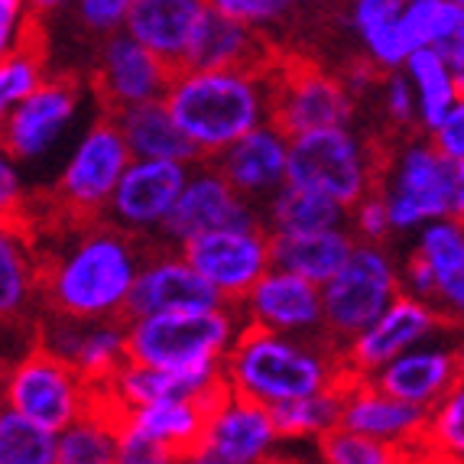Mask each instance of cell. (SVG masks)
Segmentation results:
<instances>
[{"label": "cell", "mask_w": 464, "mask_h": 464, "mask_svg": "<svg viewBox=\"0 0 464 464\" xmlns=\"http://www.w3.org/2000/svg\"><path fill=\"white\" fill-rule=\"evenodd\" d=\"M65 227L55 247L39 250L43 312L75 322H127L150 244L124 234L108 218L85 225L65 221Z\"/></svg>", "instance_id": "1"}, {"label": "cell", "mask_w": 464, "mask_h": 464, "mask_svg": "<svg viewBox=\"0 0 464 464\" xmlns=\"http://www.w3.org/2000/svg\"><path fill=\"white\" fill-rule=\"evenodd\" d=\"M166 108L201 163H218L247 133L273 124L270 69H182L172 78Z\"/></svg>", "instance_id": "2"}, {"label": "cell", "mask_w": 464, "mask_h": 464, "mask_svg": "<svg viewBox=\"0 0 464 464\" xmlns=\"http://www.w3.org/2000/svg\"><path fill=\"white\" fill-rule=\"evenodd\" d=\"M344 380L341 348L328 338H289L250 325L225 361L227 390L270 410L334 390Z\"/></svg>", "instance_id": "3"}, {"label": "cell", "mask_w": 464, "mask_h": 464, "mask_svg": "<svg viewBox=\"0 0 464 464\" xmlns=\"http://www.w3.org/2000/svg\"><path fill=\"white\" fill-rule=\"evenodd\" d=\"M244 332V318L234 305L208 312L127 318L130 361L160 371H198L225 367L227 354Z\"/></svg>", "instance_id": "4"}, {"label": "cell", "mask_w": 464, "mask_h": 464, "mask_svg": "<svg viewBox=\"0 0 464 464\" xmlns=\"http://www.w3.org/2000/svg\"><path fill=\"white\" fill-rule=\"evenodd\" d=\"M387 150L354 127H334L295 137L289 147V186L309 188L354 211L380 192Z\"/></svg>", "instance_id": "5"}, {"label": "cell", "mask_w": 464, "mask_h": 464, "mask_svg": "<svg viewBox=\"0 0 464 464\" xmlns=\"http://www.w3.org/2000/svg\"><path fill=\"white\" fill-rule=\"evenodd\" d=\"M130 163L133 153L114 117H92L55 176L53 205L72 225L104 221Z\"/></svg>", "instance_id": "6"}, {"label": "cell", "mask_w": 464, "mask_h": 464, "mask_svg": "<svg viewBox=\"0 0 464 464\" xmlns=\"http://www.w3.org/2000/svg\"><path fill=\"white\" fill-rule=\"evenodd\" d=\"M98 396V387H92L75 367L39 348L36 341L24 354H16L4 373V410H14L55 435L85 416Z\"/></svg>", "instance_id": "7"}, {"label": "cell", "mask_w": 464, "mask_h": 464, "mask_svg": "<svg viewBox=\"0 0 464 464\" xmlns=\"http://www.w3.org/2000/svg\"><path fill=\"white\" fill-rule=\"evenodd\" d=\"M402 295V264L390 247L357 244L348 266L322 289L325 338L338 348L364 334Z\"/></svg>", "instance_id": "8"}, {"label": "cell", "mask_w": 464, "mask_h": 464, "mask_svg": "<svg viewBox=\"0 0 464 464\" xmlns=\"http://www.w3.org/2000/svg\"><path fill=\"white\" fill-rule=\"evenodd\" d=\"M380 192L410 205L422 225H464V163L449 160L429 137H402L383 160Z\"/></svg>", "instance_id": "9"}, {"label": "cell", "mask_w": 464, "mask_h": 464, "mask_svg": "<svg viewBox=\"0 0 464 464\" xmlns=\"http://www.w3.org/2000/svg\"><path fill=\"white\" fill-rule=\"evenodd\" d=\"M354 117L357 101L344 88L338 72L305 59H279L273 65V124L289 140L351 127Z\"/></svg>", "instance_id": "10"}, {"label": "cell", "mask_w": 464, "mask_h": 464, "mask_svg": "<svg viewBox=\"0 0 464 464\" xmlns=\"http://www.w3.org/2000/svg\"><path fill=\"white\" fill-rule=\"evenodd\" d=\"M182 254L218 299L237 309L273 270V234L266 227H221L188 240Z\"/></svg>", "instance_id": "11"}, {"label": "cell", "mask_w": 464, "mask_h": 464, "mask_svg": "<svg viewBox=\"0 0 464 464\" xmlns=\"http://www.w3.org/2000/svg\"><path fill=\"white\" fill-rule=\"evenodd\" d=\"M85 85L75 75H53L33 98L4 114V156L16 166L43 163L75 127Z\"/></svg>", "instance_id": "12"}, {"label": "cell", "mask_w": 464, "mask_h": 464, "mask_svg": "<svg viewBox=\"0 0 464 464\" xmlns=\"http://www.w3.org/2000/svg\"><path fill=\"white\" fill-rule=\"evenodd\" d=\"M172 78H176V69L150 53L147 46H140L130 33L98 43V55L92 65V92L101 104V114L114 117L121 111L166 101Z\"/></svg>", "instance_id": "13"}, {"label": "cell", "mask_w": 464, "mask_h": 464, "mask_svg": "<svg viewBox=\"0 0 464 464\" xmlns=\"http://www.w3.org/2000/svg\"><path fill=\"white\" fill-rule=\"evenodd\" d=\"M192 166L166 160H133L108 208V221L143 244H160L179 198L186 192Z\"/></svg>", "instance_id": "14"}, {"label": "cell", "mask_w": 464, "mask_h": 464, "mask_svg": "<svg viewBox=\"0 0 464 464\" xmlns=\"http://www.w3.org/2000/svg\"><path fill=\"white\" fill-rule=\"evenodd\" d=\"M221 227H266L264 208L240 198L215 163H198L192 166L186 192L179 198L160 244L182 250L188 240Z\"/></svg>", "instance_id": "15"}, {"label": "cell", "mask_w": 464, "mask_h": 464, "mask_svg": "<svg viewBox=\"0 0 464 464\" xmlns=\"http://www.w3.org/2000/svg\"><path fill=\"white\" fill-rule=\"evenodd\" d=\"M441 325L445 322L432 305L412 299V295H400L387 309V315L377 318L364 334H357L351 344L341 348L344 371H348V377L373 380L383 367L400 361L402 354H410V351L439 338Z\"/></svg>", "instance_id": "16"}, {"label": "cell", "mask_w": 464, "mask_h": 464, "mask_svg": "<svg viewBox=\"0 0 464 464\" xmlns=\"http://www.w3.org/2000/svg\"><path fill=\"white\" fill-rule=\"evenodd\" d=\"M36 344L75 367L98 390L130 361L127 322H75L43 312L36 325Z\"/></svg>", "instance_id": "17"}, {"label": "cell", "mask_w": 464, "mask_h": 464, "mask_svg": "<svg viewBox=\"0 0 464 464\" xmlns=\"http://www.w3.org/2000/svg\"><path fill=\"white\" fill-rule=\"evenodd\" d=\"M279 441L283 435L270 406L227 390L208 410L198 451L221 464H270L279 458Z\"/></svg>", "instance_id": "18"}, {"label": "cell", "mask_w": 464, "mask_h": 464, "mask_svg": "<svg viewBox=\"0 0 464 464\" xmlns=\"http://www.w3.org/2000/svg\"><path fill=\"white\" fill-rule=\"evenodd\" d=\"M244 325L289 338H325V299L309 279L273 266L237 305Z\"/></svg>", "instance_id": "19"}, {"label": "cell", "mask_w": 464, "mask_h": 464, "mask_svg": "<svg viewBox=\"0 0 464 464\" xmlns=\"http://www.w3.org/2000/svg\"><path fill=\"white\" fill-rule=\"evenodd\" d=\"M227 393L225 367H198V371H160V367L127 361L114 377L101 387V396L114 406L117 412H133L153 402H198L211 410L221 396Z\"/></svg>", "instance_id": "20"}, {"label": "cell", "mask_w": 464, "mask_h": 464, "mask_svg": "<svg viewBox=\"0 0 464 464\" xmlns=\"http://www.w3.org/2000/svg\"><path fill=\"white\" fill-rule=\"evenodd\" d=\"M215 289L195 273L186 254L166 244H153L147 254V264L140 270L137 286L130 295L127 318L147 315H172V312H208L221 309Z\"/></svg>", "instance_id": "21"}, {"label": "cell", "mask_w": 464, "mask_h": 464, "mask_svg": "<svg viewBox=\"0 0 464 464\" xmlns=\"http://www.w3.org/2000/svg\"><path fill=\"white\" fill-rule=\"evenodd\" d=\"M341 429L387 441L396 449L422 451L429 429V410H419V406H410V402L383 393L380 387H373L371 380L348 377L344 380V419H341Z\"/></svg>", "instance_id": "22"}, {"label": "cell", "mask_w": 464, "mask_h": 464, "mask_svg": "<svg viewBox=\"0 0 464 464\" xmlns=\"http://www.w3.org/2000/svg\"><path fill=\"white\" fill-rule=\"evenodd\" d=\"M461 373L464 348H458V344H451L445 338H435L429 344H422V348L402 354L390 367H383L371 383L383 390V393L396 396V400L432 412L451 393V387L458 383Z\"/></svg>", "instance_id": "23"}, {"label": "cell", "mask_w": 464, "mask_h": 464, "mask_svg": "<svg viewBox=\"0 0 464 464\" xmlns=\"http://www.w3.org/2000/svg\"><path fill=\"white\" fill-rule=\"evenodd\" d=\"M289 147L293 140L276 124H266L237 140L215 166L240 198L264 208L273 195L289 186Z\"/></svg>", "instance_id": "24"}, {"label": "cell", "mask_w": 464, "mask_h": 464, "mask_svg": "<svg viewBox=\"0 0 464 464\" xmlns=\"http://www.w3.org/2000/svg\"><path fill=\"white\" fill-rule=\"evenodd\" d=\"M208 0H133L127 33L176 72L188 69Z\"/></svg>", "instance_id": "25"}, {"label": "cell", "mask_w": 464, "mask_h": 464, "mask_svg": "<svg viewBox=\"0 0 464 464\" xmlns=\"http://www.w3.org/2000/svg\"><path fill=\"white\" fill-rule=\"evenodd\" d=\"M412 254L422 256L435 276L432 309L451 328H464V225L435 221L416 234Z\"/></svg>", "instance_id": "26"}, {"label": "cell", "mask_w": 464, "mask_h": 464, "mask_svg": "<svg viewBox=\"0 0 464 464\" xmlns=\"http://www.w3.org/2000/svg\"><path fill=\"white\" fill-rule=\"evenodd\" d=\"M279 63V55L270 49L264 33L250 30V26L227 20L208 4V16L198 33V43L192 49L188 69H270Z\"/></svg>", "instance_id": "27"}, {"label": "cell", "mask_w": 464, "mask_h": 464, "mask_svg": "<svg viewBox=\"0 0 464 464\" xmlns=\"http://www.w3.org/2000/svg\"><path fill=\"white\" fill-rule=\"evenodd\" d=\"M406 0H357L348 7V26L361 39V53L383 75L402 72L412 59V43L402 26Z\"/></svg>", "instance_id": "28"}, {"label": "cell", "mask_w": 464, "mask_h": 464, "mask_svg": "<svg viewBox=\"0 0 464 464\" xmlns=\"http://www.w3.org/2000/svg\"><path fill=\"white\" fill-rule=\"evenodd\" d=\"M354 247L357 240L348 227L318 234H283V237H273V266L325 289L348 266Z\"/></svg>", "instance_id": "29"}, {"label": "cell", "mask_w": 464, "mask_h": 464, "mask_svg": "<svg viewBox=\"0 0 464 464\" xmlns=\"http://www.w3.org/2000/svg\"><path fill=\"white\" fill-rule=\"evenodd\" d=\"M43 289V264L39 247H33L30 231L20 221H4L0 234V315L14 322L39 302Z\"/></svg>", "instance_id": "30"}, {"label": "cell", "mask_w": 464, "mask_h": 464, "mask_svg": "<svg viewBox=\"0 0 464 464\" xmlns=\"http://www.w3.org/2000/svg\"><path fill=\"white\" fill-rule=\"evenodd\" d=\"M114 121L121 127V133H124L133 160H166V163L186 166L201 163L195 147L186 140V133L179 130V124L172 121L166 101L121 111V114H114Z\"/></svg>", "instance_id": "31"}, {"label": "cell", "mask_w": 464, "mask_h": 464, "mask_svg": "<svg viewBox=\"0 0 464 464\" xmlns=\"http://www.w3.org/2000/svg\"><path fill=\"white\" fill-rule=\"evenodd\" d=\"M351 211L338 201L309 188L286 186L264 205V225L273 237L283 234H318V231H344Z\"/></svg>", "instance_id": "32"}, {"label": "cell", "mask_w": 464, "mask_h": 464, "mask_svg": "<svg viewBox=\"0 0 464 464\" xmlns=\"http://www.w3.org/2000/svg\"><path fill=\"white\" fill-rule=\"evenodd\" d=\"M124 412H117L104 396H98L85 416L59 432L55 464H117Z\"/></svg>", "instance_id": "33"}, {"label": "cell", "mask_w": 464, "mask_h": 464, "mask_svg": "<svg viewBox=\"0 0 464 464\" xmlns=\"http://www.w3.org/2000/svg\"><path fill=\"white\" fill-rule=\"evenodd\" d=\"M406 75L412 82V92H416L419 104V133L422 137H432L441 127V121L455 111V104L464 98L461 88H458L455 69H451L439 53L432 49H419L412 53V59L406 63Z\"/></svg>", "instance_id": "34"}, {"label": "cell", "mask_w": 464, "mask_h": 464, "mask_svg": "<svg viewBox=\"0 0 464 464\" xmlns=\"http://www.w3.org/2000/svg\"><path fill=\"white\" fill-rule=\"evenodd\" d=\"M205 419H208V410L198 402L169 400L127 412L124 426L160 441L163 449L176 451V455H188V451H198L201 435H205Z\"/></svg>", "instance_id": "35"}, {"label": "cell", "mask_w": 464, "mask_h": 464, "mask_svg": "<svg viewBox=\"0 0 464 464\" xmlns=\"http://www.w3.org/2000/svg\"><path fill=\"white\" fill-rule=\"evenodd\" d=\"M276 419V429L283 435V441H318L325 435L338 432L341 419H344V383L325 393L305 396V400L295 402H283L273 410Z\"/></svg>", "instance_id": "36"}, {"label": "cell", "mask_w": 464, "mask_h": 464, "mask_svg": "<svg viewBox=\"0 0 464 464\" xmlns=\"http://www.w3.org/2000/svg\"><path fill=\"white\" fill-rule=\"evenodd\" d=\"M315 458L318 464H422L426 451H406L396 449V445H387V441L338 429V432L318 441Z\"/></svg>", "instance_id": "37"}, {"label": "cell", "mask_w": 464, "mask_h": 464, "mask_svg": "<svg viewBox=\"0 0 464 464\" xmlns=\"http://www.w3.org/2000/svg\"><path fill=\"white\" fill-rule=\"evenodd\" d=\"M426 458L441 464H464V373L451 387V393L429 412L426 441H422Z\"/></svg>", "instance_id": "38"}, {"label": "cell", "mask_w": 464, "mask_h": 464, "mask_svg": "<svg viewBox=\"0 0 464 464\" xmlns=\"http://www.w3.org/2000/svg\"><path fill=\"white\" fill-rule=\"evenodd\" d=\"M59 435L14 410L0 412V464H55Z\"/></svg>", "instance_id": "39"}, {"label": "cell", "mask_w": 464, "mask_h": 464, "mask_svg": "<svg viewBox=\"0 0 464 464\" xmlns=\"http://www.w3.org/2000/svg\"><path fill=\"white\" fill-rule=\"evenodd\" d=\"M46 55L39 43H26L16 53L0 59V114H10L16 104H24L26 98L39 92L49 82Z\"/></svg>", "instance_id": "40"}, {"label": "cell", "mask_w": 464, "mask_h": 464, "mask_svg": "<svg viewBox=\"0 0 464 464\" xmlns=\"http://www.w3.org/2000/svg\"><path fill=\"white\" fill-rule=\"evenodd\" d=\"M458 14V0H406L402 7V26L412 49H439Z\"/></svg>", "instance_id": "41"}, {"label": "cell", "mask_w": 464, "mask_h": 464, "mask_svg": "<svg viewBox=\"0 0 464 464\" xmlns=\"http://www.w3.org/2000/svg\"><path fill=\"white\" fill-rule=\"evenodd\" d=\"M133 0H78L72 14H75V26L85 33L88 39H108L127 33V20H130Z\"/></svg>", "instance_id": "42"}, {"label": "cell", "mask_w": 464, "mask_h": 464, "mask_svg": "<svg viewBox=\"0 0 464 464\" xmlns=\"http://www.w3.org/2000/svg\"><path fill=\"white\" fill-rule=\"evenodd\" d=\"M380 108L387 114V121L396 130H419V104H416V92H412V82L406 72H393V75L383 78L380 85Z\"/></svg>", "instance_id": "43"}, {"label": "cell", "mask_w": 464, "mask_h": 464, "mask_svg": "<svg viewBox=\"0 0 464 464\" xmlns=\"http://www.w3.org/2000/svg\"><path fill=\"white\" fill-rule=\"evenodd\" d=\"M208 4L221 16L237 20V24L250 26V30H256V33L283 24V20L293 14V4H286V0H208Z\"/></svg>", "instance_id": "44"}, {"label": "cell", "mask_w": 464, "mask_h": 464, "mask_svg": "<svg viewBox=\"0 0 464 464\" xmlns=\"http://www.w3.org/2000/svg\"><path fill=\"white\" fill-rule=\"evenodd\" d=\"M348 231L354 234L357 244H377V247H387V240L393 237V227H390V211L383 195L373 192L371 198H364L351 211Z\"/></svg>", "instance_id": "45"}, {"label": "cell", "mask_w": 464, "mask_h": 464, "mask_svg": "<svg viewBox=\"0 0 464 464\" xmlns=\"http://www.w3.org/2000/svg\"><path fill=\"white\" fill-rule=\"evenodd\" d=\"M179 455L163 449L160 441L133 432L130 426L121 429V445H117V464H176Z\"/></svg>", "instance_id": "46"}, {"label": "cell", "mask_w": 464, "mask_h": 464, "mask_svg": "<svg viewBox=\"0 0 464 464\" xmlns=\"http://www.w3.org/2000/svg\"><path fill=\"white\" fill-rule=\"evenodd\" d=\"M30 10L33 7H26L20 0H4L0 4V43H4V55L16 53L20 46L30 43V33L36 26Z\"/></svg>", "instance_id": "47"}, {"label": "cell", "mask_w": 464, "mask_h": 464, "mask_svg": "<svg viewBox=\"0 0 464 464\" xmlns=\"http://www.w3.org/2000/svg\"><path fill=\"white\" fill-rule=\"evenodd\" d=\"M338 75H341V82H344V88L354 94V101H364V98H371V94H380V85H383V78H387L371 59H364V55H361V59H351Z\"/></svg>", "instance_id": "48"}, {"label": "cell", "mask_w": 464, "mask_h": 464, "mask_svg": "<svg viewBox=\"0 0 464 464\" xmlns=\"http://www.w3.org/2000/svg\"><path fill=\"white\" fill-rule=\"evenodd\" d=\"M402 295H412V299L432 305L435 299V276L429 270V264L422 256H416L410 250L406 260H402Z\"/></svg>", "instance_id": "49"}, {"label": "cell", "mask_w": 464, "mask_h": 464, "mask_svg": "<svg viewBox=\"0 0 464 464\" xmlns=\"http://www.w3.org/2000/svg\"><path fill=\"white\" fill-rule=\"evenodd\" d=\"M429 140H432L435 147L449 156V160H458V163H464V98L458 101L455 111H451V114L441 121V127Z\"/></svg>", "instance_id": "50"}, {"label": "cell", "mask_w": 464, "mask_h": 464, "mask_svg": "<svg viewBox=\"0 0 464 464\" xmlns=\"http://www.w3.org/2000/svg\"><path fill=\"white\" fill-rule=\"evenodd\" d=\"M0 201H4V221H20V208H24V176L20 166L4 156L0 160Z\"/></svg>", "instance_id": "51"}, {"label": "cell", "mask_w": 464, "mask_h": 464, "mask_svg": "<svg viewBox=\"0 0 464 464\" xmlns=\"http://www.w3.org/2000/svg\"><path fill=\"white\" fill-rule=\"evenodd\" d=\"M176 464H221V461L208 458L205 451H188V455H179V461H176Z\"/></svg>", "instance_id": "52"}, {"label": "cell", "mask_w": 464, "mask_h": 464, "mask_svg": "<svg viewBox=\"0 0 464 464\" xmlns=\"http://www.w3.org/2000/svg\"><path fill=\"white\" fill-rule=\"evenodd\" d=\"M455 78H458V88H461V94H464V63L455 65Z\"/></svg>", "instance_id": "53"}, {"label": "cell", "mask_w": 464, "mask_h": 464, "mask_svg": "<svg viewBox=\"0 0 464 464\" xmlns=\"http://www.w3.org/2000/svg\"><path fill=\"white\" fill-rule=\"evenodd\" d=\"M270 464H302V461H293V458H276V461H270Z\"/></svg>", "instance_id": "54"}, {"label": "cell", "mask_w": 464, "mask_h": 464, "mask_svg": "<svg viewBox=\"0 0 464 464\" xmlns=\"http://www.w3.org/2000/svg\"><path fill=\"white\" fill-rule=\"evenodd\" d=\"M422 464H441V461H432V458H422Z\"/></svg>", "instance_id": "55"}]
</instances>
